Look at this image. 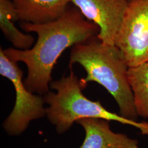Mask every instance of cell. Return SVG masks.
Listing matches in <instances>:
<instances>
[{
    "label": "cell",
    "mask_w": 148,
    "mask_h": 148,
    "mask_svg": "<svg viewBox=\"0 0 148 148\" xmlns=\"http://www.w3.org/2000/svg\"><path fill=\"white\" fill-rule=\"evenodd\" d=\"M0 74L11 81L16 92L14 108L6 118L3 126L10 136L24 132L30 123L46 115L45 101L41 95H34L23 81V71L16 63L8 58L3 50H0Z\"/></svg>",
    "instance_id": "277c9868"
},
{
    "label": "cell",
    "mask_w": 148,
    "mask_h": 148,
    "mask_svg": "<svg viewBox=\"0 0 148 148\" xmlns=\"http://www.w3.org/2000/svg\"><path fill=\"white\" fill-rule=\"evenodd\" d=\"M20 21L34 24L54 21L63 15L71 0H11Z\"/></svg>",
    "instance_id": "ba28073f"
},
{
    "label": "cell",
    "mask_w": 148,
    "mask_h": 148,
    "mask_svg": "<svg viewBox=\"0 0 148 148\" xmlns=\"http://www.w3.org/2000/svg\"><path fill=\"white\" fill-rule=\"evenodd\" d=\"M115 45L129 68L148 62V0H130Z\"/></svg>",
    "instance_id": "5b68a950"
},
{
    "label": "cell",
    "mask_w": 148,
    "mask_h": 148,
    "mask_svg": "<svg viewBox=\"0 0 148 148\" xmlns=\"http://www.w3.org/2000/svg\"><path fill=\"white\" fill-rule=\"evenodd\" d=\"M21 27L25 32L37 34L34 46L27 50L13 48L3 50L11 60L27 65L24 84L32 93L41 95L50 91L53 68L64 51L97 37L99 32V27L86 20L76 7H68L63 15L54 21L41 24L21 21Z\"/></svg>",
    "instance_id": "6da1fadb"
},
{
    "label": "cell",
    "mask_w": 148,
    "mask_h": 148,
    "mask_svg": "<svg viewBox=\"0 0 148 148\" xmlns=\"http://www.w3.org/2000/svg\"><path fill=\"white\" fill-rule=\"evenodd\" d=\"M109 122L96 118H85L76 122L85 132L79 148H139L136 139L113 132Z\"/></svg>",
    "instance_id": "52a82bcc"
},
{
    "label": "cell",
    "mask_w": 148,
    "mask_h": 148,
    "mask_svg": "<svg viewBox=\"0 0 148 148\" xmlns=\"http://www.w3.org/2000/svg\"><path fill=\"white\" fill-rule=\"evenodd\" d=\"M130 0H71L87 20L99 28L98 38L115 45Z\"/></svg>",
    "instance_id": "8992f818"
},
{
    "label": "cell",
    "mask_w": 148,
    "mask_h": 148,
    "mask_svg": "<svg viewBox=\"0 0 148 148\" xmlns=\"http://www.w3.org/2000/svg\"><path fill=\"white\" fill-rule=\"evenodd\" d=\"M128 76L138 116L148 121V62L129 68Z\"/></svg>",
    "instance_id": "30bf717a"
},
{
    "label": "cell",
    "mask_w": 148,
    "mask_h": 148,
    "mask_svg": "<svg viewBox=\"0 0 148 148\" xmlns=\"http://www.w3.org/2000/svg\"><path fill=\"white\" fill-rule=\"evenodd\" d=\"M49 87L56 92L49 91L44 95L45 101L48 106L46 108V116L59 134L66 132L80 119L96 118L132 126L138 129L143 135L148 136V122L127 119L108 110L100 101L87 98L82 93L84 88L80 80L72 70L68 75L52 81Z\"/></svg>",
    "instance_id": "3957f363"
},
{
    "label": "cell",
    "mask_w": 148,
    "mask_h": 148,
    "mask_svg": "<svg viewBox=\"0 0 148 148\" xmlns=\"http://www.w3.org/2000/svg\"><path fill=\"white\" fill-rule=\"evenodd\" d=\"M20 20L16 7L11 0H0V28L5 37L18 49L31 48L35 39L31 35L24 34L14 25Z\"/></svg>",
    "instance_id": "9c48e42d"
},
{
    "label": "cell",
    "mask_w": 148,
    "mask_h": 148,
    "mask_svg": "<svg viewBox=\"0 0 148 148\" xmlns=\"http://www.w3.org/2000/svg\"><path fill=\"white\" fill-rule=\"evenodd\" d=\"M77 63L87 75L80 83L85 88L90 82L102 86L111 95L119 106L122 116L138 121L132 90L129 82V67L120 49L115 45L106 44L97 36L74 46L69 66Z\"/></svg>",
    "instance_id": "7a4b0ae2"
}]
</instances>
